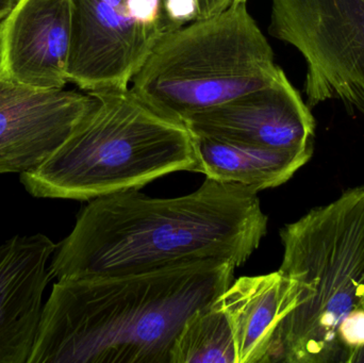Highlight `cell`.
<instances>
[{"label":"cell","mask_w":364,"mask_h":363,"mask_svg":"<svg viewBox=\"0 0 364 363\" xmlns=\"http://www.w3.org/2000/svg\"><path fill=\"white\" fill-rule=\"evenodd\" d=\"M257 193L207 177L181 197L126 190L94 198L57 245L51 279L141 274L201 261L242 266L267 232Z\"/></svg>","instance_id":"6da1fadb"},{"label":"cell","mask_w":364,"mask_h":363,"mask_svg":"<svg viewBox=\"0 0 364 363\" xmlns=\"http://www.w3.org/2000/svg\"><path fill=\"white\" fill-rule=\"evenodd\" d=\"M235 268L201 261L58 279L28 363H171L186 320L226 291Z\"/></svg>","instance_id":"7a4b0ae2"},{"label":"cell","mask_w":364,"mask_h":363,"mask_svg":"<svg viewBox=\"0 0 364 363\" xmlns=\"http://www.w3.org/2000/svg\"><path fill=\"white\" fill-rule=\"evenodd\" d=\"M95 104L64 144L36 170L21 175L38 198L91 200L139 190L171 173L198 172L194 136L134 93L91 94Z\"/></svg>","instance_id":"3957f363"},{"label":"cell","mask_w":364,"mask_h":363,"mask_svg":"<svg viewBox=\"0 0 364 363\" xmlns=\"http://www.w3.org/2000/svg\"><path fill=\"white\" fill-rule=\"evenodd\" d=\"M279 272L301 289L282 320L273 363H348L340 324L364 309V185L280 230Z\"/></svg>","instance_id":"277c9868"},{"label":"cell","mask_w":364,"mask_h":363,"mask_svg":"<svg viewBox=\"0 0 364 363\" xmlns=\"http://www.w3.org/2000/svg\"><path fill=\"white\" fill-rule=\"evenodd\" d=\"M284 75L247 2H240L164 32L130 89L183 121L269 87Z\"/></svg>","instance_id":"5b68a950"},{"label":"cell","mask_w":364,"mask_h":363,"mask_svg":"<svg viewBox=\"0 0 364 363\" xmlns=\"http://www.w3.org/2000/svg\"><path fill=\"white\" fill-rule=\"evenodd\" d=\"M272 36L307 64L309 108L337 99L364 117V0H271Z\"/></svg>","instance_id":"8992f818"},{"label":"cell","mask_w":364,"mask_h":363,"mask_svg":"<svg viewBox=\"0 0 364 363\" xmlns=\"http://www.w3.org/2000/svg\"><path fill=\"white\" fill-rule=\"evenodd\" d=\"M170 29L166 21L123 14L102 0H73L68 82L89 94L130 89Z\"/></svg>","instance_id":"52a82bcc"},{"label":"cell","mask_w":364,"mask_h":363,"mask_svg":"<svg viewBox=\"0 0 364 363\" xmlns=\"http://www.w3.org/2000/svg\"><path fill=\"white\" fill-rule=\"evenodd\" d=\"M94 104L89 93L36 89L0 76V175H21L42 166Z\"/></svg>","instance_id":"ba28073f"},{"label":"cell","mask_w":364,"mask_h":363,"mask_svg":"<svg viewBox=\"0 0 364 363\" xmlns=\"http://www.w3.org/2000/svg\"><path fill=\"white\" fill-rule=\"evenodd\" d=\"M183 123L194 136L280 151L314 147L316 121L286 74L273 85L196 113Z\"/></svg>","instance_id":"9c48e42d"},{"label":"cell","mask_w":364,"mask_h":363,"mask_svg":"<svg viewBox=\"0 0 364 363\" xmlns=\"http://www.w3.org/2000/svg\"><path fill=\"white\" fill-rule=\"evenodd\" d=\"M73 0H17L0 21V76L36 89H63Z\"/></svg>","instance_id":"30bf717a"},{"label":"cell","mask_w":364,"mask_h":363,"mask_svg":"<svg viewBox=\"0 0 364 363\" xmlns=\"http://www.w3.org/2000/svg\"><path fill=\"white\" fill-rule=\"evenodd\" d=\"M55 249L43 234L0 245V363H28L31 356Z\"/></svg>","instance_id":"8fae6325"},{"label":"cell","mask_w":364,"mask_h":363,"mask_svg":"<svg viewBox=\"0 0 364 363\" xmlns=\"http://www.w3.org/2000/svg\"><path fill=\"white\" fill-rule=\"evenodd\" d=\"M296 281L277 272L232 281L218 300L228 317L237 363H272L282 320L295 308Z\"/></svg>","instance_id":"7c38bea8"},{"label":"cell","mask_w":364,"mask_h":363,"mask_svg":"<svg viewBox=\"0 0 364 363\" xmlns=\"http://www.w3.org/2000/svg\"><path fill=\"white\" fill-rule=\"evenodd\" d=\"M194 141L198 173L220 183H239L256 192L284 185L314 155V147L280 151L208 136H194Z\"/></svg>","instance_id":"4fadbf2b"},{"label":"cell","mask_w":364,"mask_h":363,"mask_svg":"<svg viewBox=\"0 0 364 363\" xmlns=\"http://www.w3.org/2000/svg\"><path fill=\"white\" fill-rule=\"evenodd\" d=\"M218 298L186 320L173 347L171 363H237L230 323Z\"/></svg>","instance_id":"5bb4252c"},{"label":"cell","mask_w":364,"mask_h":363,"mask_svg":"<svg viewBox=\"0 0 364 363\" xmlns=\"http://www.w3.org/2000/svg\"><path fill=\"white\" fill-rule=\"evenodd\" d=\"M338 335L348 363H354L357 354L364 349V309L352 311L340 324Z\"/></svg>","instance_id":"9a60e30c"},{"label":"cell","mask_w":364,"mask_h":363,"mask_svg":"<svg viewBox=\"0 0 364 363\" xmlns=\"http://www.w3.org/2000/svg\"><path fill=\"white\" fill-rule=\"evenodd\" d=\"M162 11L171 29L196 19L194 0H162Z\"/></svg>","instance_id":"2e32d148"},{"label":"cell","mask_w":364,"mask_h":363,"mask_svg":"<svg viewBox=\"0 0 364 363\" xmlns=\"http://www.w3.org/2000/svg\"><path fill=\"white\" fill-rule=\"evenodd\" d=\"M196 6V19L211 16L225 10L224 0H194Z\"/></svg>","instance_id":"e0dca14e"},{"label":"cell","mask_w":364,"mask_h":363,"mask_svg":"<svg viewBox=\"0 0 364 363\" xmlns=\"http://www.w3.org/2000/svg\"><path fill=\"white\" fill-rule=\"evenodd\" d=\"M17 0H0V21L11 12Z\"/></svg>","instance_id":"ac0fdd59"},{"label":"cell","mask_w":364,"mask_h":363,"mask_svg":"<svg viewBox=\"0 0 364 363\" xmlns=\"http://www.w3.org/2000/svg\"><path fill=\"white\" fill-rule=\"evenodd\" d=\"M240 2H247V0H224L225 8H228L231 4H240Z\"/></svg>","instance_id":"d6986e66"},{"label":"cell","mask_w":364,"mask_h":363,"mask_svg":"<svg viewBox=\"0 0 364 363\" xmlns=\"http://www.w3.org/2000/svg\"><path fill=\"white\" fill-rule=\"evenodd\" d=\"M354 363H364V349L357 354L354 359Z\"/></svg>","instance_id":"ffe728a7"}]
</instances>
